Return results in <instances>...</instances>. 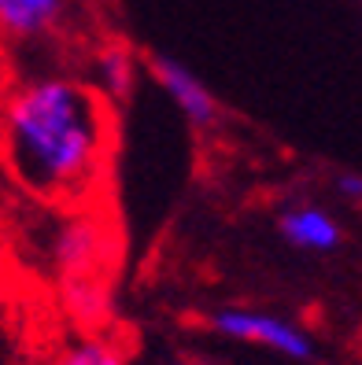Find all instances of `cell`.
Instances as JSON below:
<instances>
[{
	"label": "cell",
	"instance_id": "1",
	"mask_svg": "<svg viewBox=\"0 0 362 365\" xmlns=\"http://www.w3.org/2000/svg\"><path fill=\"white\" fill-rule=\"evenodd\" d=\"M115 130V103L85 74L11 71L0 96V166L41 203H93L111 170Z\"/></svg>",
	"mask_w": 362,
	"mask_h": 365
},
{
	"label": "cell",
	"instance_id": "2",
	"mask_svg": "<svg viewBox=\"0 0 362 365\" xmlns=\"http://www.w3.org/2000/svg\"><path fill=\"white\" fill-rule=\"evenodd\" d=\"M81 0H0V48L8 63L67 41Z\"/></svg>",
	"mask_w": 362,
	"mask_h": 365
},
{
	"label": "cell",
	"instance_id": "3",
	"mask_svg": "<svg viewBox=\"0 0 362 365\" xmlns=\"http://www.w3.org/2000/svg\"><path fill=\"white\" fill-rule=\"evenodd\" d=\"M111 247V232L108 222L96 214L93 203H78L67 207V214L59 218L49 251H52V262L59 273H67L71 281H81L85 273H96L104 251Z\"/></svg>",
	"mask_w": 362,
	"mask_h": 365
},
{
	"label": "cell",
	"instance_id": "4",
	"mask_svg": "<svg viewBox=\"0 0 362 365\" xmlns=\"http://www.w3.org/2000/svg\"><path fill=\"white\" fill-rule=\"evenodd\" d=\"M211 329L226 339H241V343H255V347L278 351L285 358L307 361L314 354V339L307 336V329L292 325V321L266 314V310H248V307H226L218 314H211Z\"/></svg>",
	"mask_w": 362,
	"mask_h": 365
},
{
	"label": "cell",
	"instance_id": "5",
	"mask_svg": "<svg viewBox=\"0 0 362 365\" xmlns=\"http://www.w3.org/2000/svg\"><path fill=\"white\" fill-rule=\"evenodd\" d=\"M152 71L163 85V93L170 96V103L178 107L185 115L188 125H196V130H207V125L218 122V100L215 93L207 89V85L185 67L178 59H166V56H156L152 59Z\"/></svg>",
	"mask_w": 362,
	"mask_h": 365
},
{
	"label": "cell",
	"instance_id": "6",
	"mask_svg": "<svg viewBox=\"0 0 362 365\" xmlns=\"http://www.w3.org/2000/svg\"><path fill=\"white\" fill-rule=\"evenodd\" d=\"M85 81L93 85L96 93H104L111 103L130 100L134 81H137V59L134 52L119 45V41H104L89 52V71H85Z\"/></svg>",
	"mask_w": 362,
	"mask_h": 365
},
{
	"label": "cell",
	"instance_id": "7",
	"mask_svg": "<svg viewBox=\"0 0 362 365\" xmlns=\"http://www.w3.org/2000/svg\"><path fill=\"white\" fill-rule=\"evenodd\" d=\"M278 229L281 236L292 244V247H300V251H333L340 247V222L333 218V214L326 207H318V203H300V207H288L281 218H278Z\"/></svg>",
	"mask_w": 362,
	"mask_h": 365
},
{
	"label": "cell",
	"instance_id": "8",
	"mask_svg": "<svg viewBox=\"0 0 362 365\" xmlns=\"http://www.w3.org/2000/svg\"><path fill=\"white\" fill-rule=\"evenodd\" d=\"M45 365H130V361L108 339H74L67 347H59Z\"/></svg>",
	"mask_w": 362,
	"mask_h": 365
},
{
	"label": "cell",
	"instance_id": "9",
	"mask_svg": "<svg viewBox=\"0 0 362 365\" xmlns=\"http://www.w3.org/2000/svg\"><path fill=\"white\" fill-rule=\"evenodd\" d=\"M336 192L348 203H362V174H340L336 178Z\"/></svg>",
	"mask_w": 362,
	"mask_h": 365
},
{
	"label": "cell",
	"instance_id": "10",
	"mask_svg": "<svg viewBox=\"0 0 362 365\" xmlns=\"http://www.w3.org/2000/svg\"><path fill=\"white\" fill-rule=\"evenodd\" d=\"M8 78H11V63H8L4 48H0V96H4V89H8Z\"/></svg>",
	"mask_w": 362,
	"mask_h": 365
},
{
	"label": "cell",
	"instance_id": "11",
	"mask_svg": "<svg viewBox=\"0 0 362 365\" xmlns=\"http://www.w3.org/2000/svg\"><path fill=\"white\" fill-rule=\"evenodd\" d=\"M166 365H211L203 358H174V361H166Z\"/></svg>",
	"mask_w": 362,
	"mask_h": 365
},
{
	"label": "cell",
	"instance_id": "12",
	"mask_svg": "<svg viewBox=\"0 0 362 365\" xmlns=\"http://www.w3.org/2000/svg\"><path fill=\"white\" fill-rule=\"evenodd\" d=\"M358 4H362V0H358Z\"/></svg>",
	"mask_w": 362,
	"mask_h": 365
}]
</instances>
